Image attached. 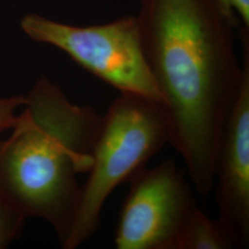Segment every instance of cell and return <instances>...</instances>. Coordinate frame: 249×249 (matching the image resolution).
Returning a JSON list of instances; mask_svg holds the SVG:
<instances>
[{
	"label": "cell",
	"instance_id": "obj_1",
	"mask_svg": "<svg viewBox=\"0 0 249 249\" xmlns=\"http://www.w3.org/2000/svg\"><path fill=\"white\" fill-rule=\"evenodd\" d=\"M136 18L170 144L186 159L213 157L243 78L239 18L224 0H140Z\"/></svg>",
	"mask_w": 249,
	"mask_h": 249
},
{
	"label": "cell",
	"instance_id": "obj_2",
	"mask_svg": "<svg viewBox=\"0 0 249 249\" xmlns=\"http://www.w3.org/2000/svg\"><path fill=\"white\" fill-rule=\"evenodd\" d=\"M22 108L8 139H0V188L26 217L50 223L63 245L79 207L78 178L91 167L103 116L72 104L46 78Z\"/></svg>",
	"mask_w": 249,
	"mask_h": 249
},
{
	"label": "cell",
	"instance_id": "obj_3",
	"mask_svg": "<svg viewBox=\"0 0 249 249\" xmlns=\"http://www.w3.org/2000/svg\"><path fill=\"white\" fill-rule=\"evenodd\" d=\"M167 143L168 125L160 105L120 92L103 116L89 177L81 187L78 211L64 249H77L95 233L112 192L144 168Z\"/></svg>",
	"mask_w": 249,
	"mask_h": 249
},
{
	"label": "cell",
	"instance_id": "obj_4",
	"mask_svg": "<svg viewBox=\"0 0 249 249\" xmlns=\"http://www.w3.org/2000/svg\"><path fill=\"white\" fill-rule=\"evenodd\" d=\"M21 28L31 39L60 49L119 92L141 95L162 105L145 57L135 15L79 27L30 14L22 18Z\"/></svg>",
	"mask_w": 249,
	"mask_h": 249
},
{
	"label": "cell",
	"instance_id": "obj_5",
	"mask_svg": "<svg viewBox=\"0 0 249 249\" xmlns=\"http://www.w3.org/2000/svg\"><path fill=\"white\" fill-rule=\"evenodd\" d=\"M119 215L117 249H177L196 207L191 189L174 160L136 173Z\"/></svg>",
	"mask_w": 249,
	"mask_h": 249
},
{
	"label": "cell",
	"instance_id": "obj_6",
	"mask_svg": "<svg viewBox=\"0 0 249 249\" xmlns=\"http://www.w3.org/2000/svg\"><path fill=\"white\" fill-rule=\"evenodd\" d=\"M243 78L224 124L218 149L213 187L219 222L235 249L249 246V29L242 27Z\"/></svg>",
	"mask_w": 249,
	"mask_h": 249
},
{
	"label": "cell",
	"instance_id": "obj_7",
	"mask_svg": "<svg viewBox=\"0 0 249 249\" xmlns=\"http://www.w3.org/2000/svg\"><path fill=\"white\" fill-rule=\"evenodd\" d=\"M235 249L234 244L223 224L196 206L180 234L177 249Z\"/></svg>",
	"mask_w": 249,
	"mask_h": 249
},
{
	"label": "cell",
	"instance_id": "obj_8",
	"mask_svg": "<svg viewBox=\"0 0 249 249\" xmlns=\"http://www.w3.org/2000/svg\"><path fill=\"white\" fill-rule=\"evenodd\" d=\"M26 215L0 188V249H6L22 230Z\"/></svg>",
	"mask_w": 249,
	"mask_h": 249
},
{
	"label": "cell",
	"instance_id": "obj_9",
	"mask_svg": "<svg viewBox=\"0 0 249 249\" xmlns=\"http://www.w3.org/2000/svg\"><path fill=\"white\" fill-rule=\"evenodd\" d=\"M26 96L0 98V131L10 129L18 119V109L24 107Z\"/></svg>",
	"mask_w": 249,
	"mask_h": 249
},
{
	"label": "cell",
	"instance_id": "obj_10",
	"mask_svg": "<svg viewBox=\"0 0 249 249\" xmlns=\"http://www.w3.org/2000/svg\"><path fill=\"white\" fill-rule=\"evenodd\" d=\"M231 8L241 22L243 26L249 28V0H224Z\"/></svg>",
	"mask_w": 249,
	"mask_h": 249
}]
</instances>
